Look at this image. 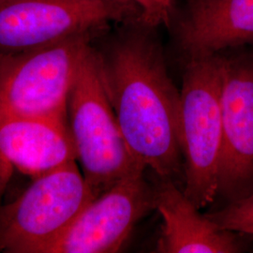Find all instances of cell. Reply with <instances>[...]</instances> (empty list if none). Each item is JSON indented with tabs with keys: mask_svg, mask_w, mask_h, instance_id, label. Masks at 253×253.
Returning a JSON list of instances; mask_svg holds the SVG:
<instances>
[{
	"mask_svg": "<svg viewBox=\"0 0 253 253\" xmlns=\"http://www.w3.org/2000/svg\"><path fill=\"white\" fill-rule=\"evenodd\" d=\"M1 1H3V0H0V2H1Z\"/></svg>",
	"mask_w": 253,
	"mask_h": 253,
	"instance_id": "obj_15",
	"label": "cell"
},
{
	"mask_svg": "<svg viewBox=\"0 0 253 253\" xmlns=\"http://www.w3.org/2000/svg\"><path fill=\"white\" fill-rule=\"evenodd\" d=\"M141 25V11L117 0H3L0 54H17L82 34L109 23Z\"/></svg>",
	"mask_w": 253,
	"mask_h": 253,
	"instance_id": "obj_6",
	"label": "cell"
},
{
	"mask_svg": "<svg viewBox=\"0 0 253 253\" xmlns=\"http://www.w3.org/2000/svg\"><path fill=\"white\" fill-rule=\"evenodd\" d=\"M0 252H2V249H1V247H0Z\"/></svg>",
	"mask_w": 253,
	"mask_h": 253,
	"instance_id": "obj_14",
	"label": "cell"
},
{
	"mask_svg": "<svg viewBox=\"0 0 253 253\" xmlns=\"http://www.w3.org/2000/svg\"><path fill=\"white\" fill-rule=\"evenodd\" d=\"M95 198L76 162L37 177L18 198L0 205L2 251L44 253Z\"/></svg>",
	"mask_w": 253,
	"mask_h": 253,
	"instance_id": "obj_5",
	"label": "cell"
},
{
	"mask_svg": "<svg viewBox=\"0 0 253 253\" xmlns=\"http://www.w3.org/2000/svg\"><path fill=\"white\" fill-rule=\"evenodd\" d=\"M184 192L199 209L217 197L222 151L221 55L190 57L180 91Z\"/></svg>",
	"mask_w": 253,
	"mask_h": 253,
	"instance_id": "obj_3",
	"label": "cell"
},
{
	"mask_svg": "<svg viewBox=\"0 0 253 253\" xmlns=\"http://www.w3.org/2000/svg\"><path fill=\"white\" fill-rule=\"evenodd\" d=\"M222 151L217 196L253 192V53L221 55Z\"/></svg>",
	"mask_w": 253,
	"mask_h": 253,
	"instance_id": "obj_8",
	"label": "cell"
},
{
	"mask_svg": "<svg viewBox=\"0 0 253 253\" xmlns=\"http://www.w3.org/2000/svg\"><path fill=\"white\" fill-rule=\"evenodd\" d=\"M128 3L141 11V26L153 28L169 26L172 20L175 0H117Z\"/></svg>",
	"mask_w": 253,
	"mask_h": 253,
	"instance_id": "obj_13",
	"label": "cell"
},
{
	"mask_svg": "<svg viewBox=\"0 0 253 253\" xmlns=\"http://www.w3.org/2000/svg\"><path fill=\"white\" fill-rule=\"evenodd\" d=\"M144 174L126 176L93 200L44 253L120 252L136 224L156 208L155 186Z\"/></svg>",
	"mask_w": 253,
	"mask_h": 253,
	"instance_id": "obj_7",
	"label": "cell"
},
{
	"mask_svg": "<svg viewBox=\"0 0 253 253\" xmlns=\"http://www.w3.org/2000/svg\"><path fill=\"white\" fill-rule=\"evenodd\" d=\"M175 34L189 57L253 43V0H191Z\"/></svg>",
	"mask_w": 253,
	"mask_h": 253,
	"instance_id": "obj_11",
	"label": "cell"
},
{
	"mask_svg": "<svg viewBox=\"0 0 253 253\" xmlns=\"http://www.w3.org/2000/svg\"><path fill=\"white\" fill-rule=\"evenodd\" d=\"M156 208L163 218L158 252L164 253H235L241 252L235 233L217 227L201 214L183 188L170 179L155 186Z\"/></svg>",
	"mask_w": 253,
	"mask_h": 253,
	"instance_id": "obj_10",
	"label": "cell"
},
{
	"mask_svg": "<svg viewBox=\"0 0 253 253\" xmlns=\"http://www.w3.org/2000/svg\"><path fill=\"white\" fill-rule=\"evenodd\" d=\"M206 215L223 230L253 235V192L228 202L224 208Z\"/></svg>",
	"mask_w": 253,
	"mask_h": 253,
	"instance_id": "obj_12",
	"label": "cell"
},
{
	"mask_svg": "<svg viewBox=\"0 0 253 253\" xmlns=\"http://www.w3.org/2000/svg\"><path fill=\"white\" fill-rule=\"evenodd\" d=\"M150 29L140 25L117 39L100 53L101 70L130 153L159 178L184 184L180 91Z\"/></svg>",
	"mask_w": 253,
	"mask_h": 253,
	"instance_id": "obj_1",
	"label": "cell"
},
{
	"mask_svg": "<svg viewBox=\"0 0 253 253\" xmlns=\"http://www.w3.org/2000/svg\"><path fill=\"white\" fill-rule=\"evenodd\" d=\"M68 122L84 177L96 197L126 176L145 172L125 142L109 99L100 53L91 44L70 92Z\"/></svg>",
	"mask_w": 253,
	"mask_h": 253,
	"instance_id": "obj_2",
	"label": "cell"
},
{
	"mask_svg": "<svg viewBox=\"0 0 253 253\" xmlns=\"http://www.w3.org/2000/svg\"><path fill=\"white\" fill-rule=\"evenodd\" d=\"M93 34L17 54H0V116L68 121V100Z\"/></svg>",
	"mask_w": 253,
	"mask_h": 253,
	"instance_id": "obj_4",
	"label": "cell"
},
{
	"mask_svg": "<svg viewBox=\"0 0 253 253\" xmlns=\"http://www.w3.org/2000/svg\"><path fill=\"white\" fill-rule=\"evenodd\" d=\"M76 161L68 121L0 116V200L13 169L35 179Z\"/></svg>",
	"mask_w": 253,
	"mask_h": 253,
	"instance_id": "obj_9",
	"label": "cell"
}]
</instances>
